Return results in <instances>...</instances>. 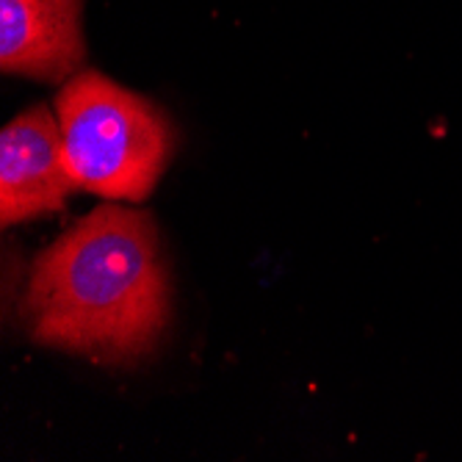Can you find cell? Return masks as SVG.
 Wrapping results in <instances>:
<instances>
[{"instance_id": "3", "label": "cell", "mask_w": 462, "mask_h": 462, "mask_svg": "<svg viewBox=\"0 0 462 462\" xmlns=\"http://www.w3.org/2000/svg\"><path fill=\"white\" fill-rule=\"evenodd\" d=\"M78 189L59 116L42 103L14 116L0 134V222L9 227L59 214Z\"/></svg>"}, {"instance_id": "1", "label": "cell", "mask_w": 462, "mask_h": 462, "mask_svg": "<svg viewBox=\"0 0 462 462\" xmlns=\"http://www.w3.org/2000/svg\"><path fill=\"white\" fill-rule=\"evenodd\" d=\"M28 335L100 363H136L170 321V274L155 222L103 205L31 266L20 308Z\"/></svg>"}, {"instance_id": "4", "label": "cell", "mask_w": 462, "mask_h": 462, "mask_svg": "<svg viewBox=\"0 0 462 462\" xmlns=\"http://www.w3.org/2000/svg\"><path fill=\"white\" fill-rule=\"evenodd\" d=\"M83 0H0V67L42 83L78 75L87 59Z\"/></svg>"}, {"instance_id": "2", "label": "cell", "mask_w": 462, "mask_h": 462, "mask_svg": "<svg viewBox=\"0 0 462 462\" xmlns=\"http://www.w3.org/2000/svg\"><path fill=\"white\" fill-rule=\"evenodd\" d=\"M56 116L69 172L83 191L106 199L150 197L175 152L166 114L95 69L64 83Z\"/></svg>"}]
</instances>
